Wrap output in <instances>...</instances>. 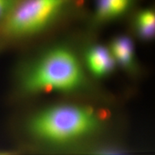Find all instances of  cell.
Here are the masks:
<instances>
[{"label": "cell", "instance_id": "9c48e42d", "mask_svg": "<svg viewBox=\"0 0 155 155\" xmlns=\"http://www.w3.org/2000/svg\"><path fill=\"white\" fill-rule=\"evenodd\" d=\"M15 152H0V155H17Z\"/></svg>", "mask_w": 155, "mask_h": 155}, {"label": "cell", "instance_id": "277c9868", "mask_svg": "<svg viewBox=\"0 0 155 155\" xmlns=\"http://www.w3.org/2000/svg\"><path fill=\"white\" fill-rule=\"evenodd\" d=\"M86 63L91 72L98 77L109 74L115 66V60L111 51L101 45L94 46L88 50Z\"/></svg>", "mask_w": 155, "mask_h": 155}, {"label": "cell", "instance_id": "3957f363", "mask_svg": "<svg viewBox=\"0 0 155 155\" xmlns=\"http://www.w3.org/2000/svg\"><path fill=\"white\" fill-rule=\"evenodd\" d=\"M66 5V2L61 0L17 2L1 23L2 33L11 38H25L38 33L57 19Z\"/></svg>", "mask_w": 155, "mask_h": 155}, {"label": "cell", "instance_id": "8992f818", "mask_svg": "<svg viewBox=\"0 0 155 155\" xmlns=\"http://www.w3.org/2000/svg\"><path fill=\"white\" fill-rule=\"evenodd\" d=\"M131 3L127 0H104L97 4L96 16L101 20L116 18L124 15Z\"/></svg>", "mask_w": 155, "mask_h": 155}, {"label": "cell", "instance_id": "5b68a950", "mask_svg": "<svg viewBox=\"0 0 155 155\" xmlns=\"http://www.w3.org/2000/svg\"><path fill=\"white\" fill-rule=\"evenodd\" d=\"M111 53L114 60L123 66L129 68L132 65L134 48L132 41L128 37L121 36L114 39L111 44Z\"/></svg>", "mask_w": 155, "mask_h": 155}, {"label": "cell", "instance_id": "30bf717a", "mask_svg": "<svg viewBox=\"0 0 155 155\" xmlns=\"http://www.w3.org/2000/svg\"><path fill=\"white\" fill-rule=\"evenodd\" d=\"M105 155H107V154H105ZM111 155H114V154H111Z\"/></svg>", "mask_w": 155, "mask_h": 155}, {"label": "cell", "instance_id": "6da1fadb", "mask_svg": "<svg viewBox=\"0 0 155 155\" xmlns=\"http://www.w3.org/2000/svg\"><path fill=\"white\" fill-rule=\"evenodd\" d=\"M101 114L88 106L63 104L35 114L26 124L32 138L46 144L63 145L88 138L101 129Z\"/></svg>", "mask_w": 155, "mask_h": 155}, {"label": "cell", "instance_id": "ba28073f", "mask_svg": "<svg viewBox=\"0 0 155 155\" xmlns=\"http://www.w3.org/2000/svg\"><path fill=\"white\" fill-rule=\"evenodd\" d=\"M17 2L8 1V0H0V23L5 20L7 15L14 8Z\"/></svg>", "mask_w": 155, "mask_h": 155}, {"label": "cell", "instance_id": "7a4b0ae2", "mask_svg": "<svg viewBox=\"0 0 155 155\" xmlns=\"http://www.w3.org/2000/svg\"><path fill=\"white\" fill-rule=\"evenodd\" d=\"M84 83V75L75 55L61 47L53 48L39 58L19 78L21 90L28 94L73 91Z\"/></svg>", "mask_w": 155, "mask_h": 155}, {"label": "cell", "instance_id": "52a82bcc", "mask_svg": "<svg viewBox=\"0 0 155 155\" xmlns=\"http://www.w3.org/2000/svg\"><path fill=\"white\" fill-rule=\"evenodd\" d=\"M136 28L141 38L149 40L154 35L155 15L152 9H146L139 13L136 20Z\"/></svg>", "mask_w": 155, "mask_h": 155}]
</instances>
